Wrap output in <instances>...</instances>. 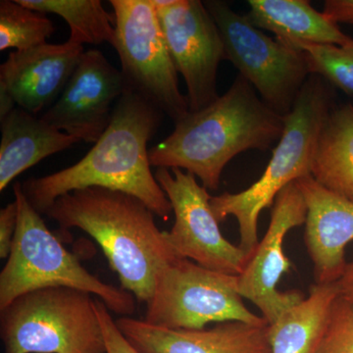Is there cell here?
<instances>
[{
  "label": "cell",
  "mask_w": 353,
  "mask_h": 353,
  "mask_svg": "<svg viewBox=\"0 0 353 353\" xmlns=\"http://www.w3.org/2000/svg\"><path fill=\"white\" fill-rule=\"evenodd\" d=\"M322 12L336 24L353 25V0H327Z\"/></svg>",
  "instance_id": "27"
},
{
  "label": "cell",
  "mask_w": 353,
  "mask_h": 353,
  "mask_svg": "<svg viewBox=\"0 0 353 353\" xmlns=\"http://www.w3.org/2000/svg\"><path fill=\"white\" fill-rule=\"evenodd\" d=\"M54 32L46 14L20 4L17 0L0 1V50H27L41 44Z\"/></svg>",
  "instance_id": "22"
},
{
  "label": "cell",
  "mask_w": 353,
  "mask_h": 353,
  "mask_svg": "<svg viewBox=\"0 0 353 353\" xmlns=\"http://www.w3.org/2000/svg\"><path fill=\"white\" fill-rule=\"evenodd\" d=\"M16 108L17 106L8 92L0 88V120L4 119Z\"/></svg>",
  "instance_id": "29"
},
{
  "label": "cell",
  "mask_w": 353,
  "mask_h": 353,
  "mask_svg": "<svg viewBox=\"0 0 353 353\" xmlns=\"http://www.w3.org/2000/svg\"><path fill=\"white\" fill-rule=\"evenodd\" d=\"M115 321L141 353H272L268 323L226 322L208 330H172L127 316Z\"/></svg>",
  "instance_id": "15"
},
{
  "label": "cell",
  "mask_w": 353,
  "mask_h": 353,
  "mask_svg": "<svg viewBox=\"0 0 353 353\" xmlns=\"http://www.w3.org/2000/svg\"><path fill=\"white\" fill-rule=\"evenodd\" d=\"M164 115L143 95L125 90L108 129L85 157L63 170L22 183L28 201L44 214L58 197L74 190L103 188L141 199L155 216L168 221L173 208L153 175L148 150Z\"/></svg>",
  "instance_id": "1"
},
{
  "label": "cell",
  "mask_w": 353,
  "mask_h": 353,
  "mask_svg": "<svg viewBox=\"0 0 353 353\" xmlns=\"http://www.w3.org/2000/svg\"><path fill=\"white\" fill-rule=\"evenodd\" d=\"M115 43L126 90L143 95L174 123L190 112L179 88L157 9L150 0H111Z\"/></svg>",
  "instance_id": "9"
},
{
  "label": "cell",
  "mask_w": 353,
  "mask_h": 353,
  "mask_svg": "<svg viewBox=\"0 0 353 353\" xmlns=\"http://www.w3.org/2000/svg\"><path fill=\"white\" fill-rule=\"evenodd\" d=\"M18 226V206L14 201L0 210V259H8Z\"/></svg>",
  "instance_id": "26"
},
{
  "label": "cell",
  "mask_w": 353,
  "mask_h": 353,
  "mask_svg": "<svg viewBox=\"0 0 353 353\" xmlns=\"http://www.w3.org/2000/svg\"><path fill=\"white\" fill-rule=\"evenodd\" d=\"M311 176L353 202V104L334 106L318 139Z\"/></svg>",
  "instance_id": "19"
},
{
  "label": "cell",
  "mask_w": 353,
  "mask_h": 353,
  "mask_svg": "<svg viewBox=\"0 0 353 353\" xmlns=\"http://www.w3.org/2000/svg\"><path fill=\"white\" fill-rule=\"evenodd\" d=\"M203 3L219 29L225 59L252 83L268 108L288 115L311 75L303 51L266 36L227 2Z\"/></svg>",
  "instance_id": "8"
},
{
  "label": "cell",
  "mask_w": 353,
  "mask_h": 353,
  "mask_svg": "<svg viewBox=\"0 0 353 353\" xmlns=\"http://www.w3.org/2000/svg\"><path fill=\"white\" fill-rule=\"evenodd\" d=\"M39 12L57 14L70 28L68 41L99 46L115 43L114 15H109L101 0H17Z\"/></svg>",
  "instance_id": "21"
},
{
  "label": "cell",
  "mask_w": 353,
  "mask_h": 353,
  "mask_svg": "<svg viewBox=\"0 0 353 353\" xmlns=\"http://www.w3.org/2000/svg\"><path fill=\"white\" fill-rule=\"evenodd\" d=\"M248 6L246 19L261 31L273 32L283 43L345 46L353 39L307 0H250Z\"/></svg>",
  "instance_id": "18"
},
{
  "label": "cell",
  "mask_w": 353,
  "mask_h": 353,
  "mask_svg": "<svg viewBox=\"0 0 353 353\" xmlns=\"http://www.w3.org/2000/svg\"><path fill=\"white\" fill-rule=\"evenodd\" d=\"M336 284L340 296L353 303V262L347 264L343 275Z\"/></svg>",
  "instance_id": "28"
},
{
  "label": "cell",
  "mask_w": 353,
  "mask_h": 353,
  "mask_svg": "<svg viewBox=\"0 0 353 353\" xmlns=\"http://www.w3.org/2000/svg\"><path fill=\"white\" fill-rule=\"evenodd\" d=\"M94 305L103 333L106 353H141L121 333L106 304L101 299H95Z\"/></svg>",
  "instance_id": "25"
},
{
  "label": "cell",
  "mask_w": 353,
  "mask_h": 353,
  "mask_svg": "<svg viewBox=\"0 0 353 353\" xmlns=\"http://www.w3.org/2000/svg\"><path fill=\"white\" fill-rule=\"evenodd\" d=\"M154 176L173 208L175 222L166 234L176 256L209 270L241 275L250 256L221 233L208 189L179 168H157Z\"/></svg>",
  "instance_id": "10"
},
{
  "label": "cell",
  "mask_w": 353,
  "mask_h": 353,
  "mask_svg": "<svg viewBox=\"0 0 353 353\" xmlns=\"http://www.w3.org/2000/svg\"><path fill=\"white\" fill-rule=\"evenodd\" d=\"M0 121V192L44 158L80 143L18 106Z\"/></svg>",
  "instance_id": "17"
},
{
  "label": "cell",
  "mask_w": 353,
  "mask_h": 353,
  "mask_svg": "<svg viewBox=\"0 0 353 353\" xmlns=\"http://www.w3.org/2000/svg\"><path fill=\"white\" fill-rule=\"evenodd\" d=\"M339 290L334 284H315L301 303L269 325L272 353H316Z\"/></svg>",
  "instance_id": "20"
},
{
  "label": "cell",
  "mask_w": 353,
  "mask_h": 353,
  "mask_svg": "<svg viewBox=\"0 0 353 353\" xmlns=\"http://www.w3.org/2000/svg\"><path fill=\"white\" fill-rule=\"evenodd\" d=\"M316 353H353V303L334 299L319 347Z\"/></svg>",
  "instance_id": "24"
},
{
  "label": "cell",
  "mask_w": 353,
  "mask_h": 353,
  "mask_svg": "<svg viewBox=\"0 0 353 353\" xmlns=\"http://www.w3.org/2000/svg\"><path fill=\"white\" fill-rule=\"evenodd\" d=\"M157 12L172 61L187 85L190 112L208 108L220 97L218 68L225 59L215 21L199 0H176Z\"/></svg>",
  "instance_id": "11"
},
{
  "label": "cell",
  "mask_w": 353,
  "mask_h": 353,
  "mask_svg": "<svg viewBox=\"0 0 353 353\" xmlns=\"http://www.w3.org/2000/svg\"><path fill=\"white\" fill-rule=\"evenodd\" d=\"M176 1V0H150V3L157 9L165 8V7L173 6Z\"/></svg>",
  "instance_id": "30"
},
{
  "label": "cell",
  "mask_w": 353,
  "mask_h": 353,
  "mask_svg": "<svg viewBox=\"0 0 353 353\" xmlns=\"http://www.w3.org/2000/svg\"><path fill=\"white\" fill-rule=\"evenodd\" d=\"M83 53V46L70 41L13 51L0 66V88L18 108L37 116L57 101Z\"/></svg>",
  "instance_id": "14"
},
{
  "label": "cell",
  "mask_w": 353,
  "mask_h": 353,
  "mask_svg": "<svg viewBox=\"0 0 353 353\" xmlns=\"http://www.w3.org/2000/svg\"><path fill=\"white\" fill-rule=\"evenodd\" d=\"M125 90L121 70L101 50H87L62 94L41 118L80 141L95 143L110 124Z\"/></svg>",
  "instance_id": "13"
},
{
  "label": "cell",
  "mask_w": 353,
  "mask_h": 353,
  "mask_svg": "<svg viewBox=\"0 0 353 353\" xmlns=\"http://www.w3.org/2000/svg\"><path fill=\"white\" fill-rule=\"evenodd\" d=\"M307 206L296 182L290 183L276 197L270 224L238 276L239 292L252 301L269 325L305 299L299 290L281 292L278 284L290 271L292 262L284 252L285 236L305 224Z\"/></svg>",
  "instance_id": "12"
},
{
  "label": "cell",
  "mask_w": 353,
  "mask_h": 353,
  "mask_svg": "<svg viewBox=\"0 0 353 353\" xmlns=\"http://www.w3.org/2000/svg\"><path fill=\"white\" fill-rule=\"evenodd\" d=\"M44 215L63 231L83 230L103 250L118 274L121 288L141 303L152 299L158 273L180 259L154 213L141 199L125 192L88 188L58 197Z\"/></svg>",
  "instance_id": "3"
},
{
  "label": "cell",
  "mask_w": 353,
  "mask_h": 353,
  "mask_svg": "<svg viewBox=\"0 0 353 353\" xmlns=\"http://www.w3.org/2000/svg\"><path fill=\"white\" fill-rule=\"evenodd\" d=\"M288 46L303 51L311 75L320 76L330 85L353 94V39L345 46L303 41Z\"/></svg>",
  "instance_id": "23"
},
{
  "label": "cell",
  "mask_w": 353,
  "mask_h": 353,
  "mask_svg": "<svg viewBox=\"0 0 353 353\" xmlns=\"http://www.w3.org/2000/svg\"><path fill=\"white\" fill-rule=\"evenodd\" d=\"M83 290H32L0 309L4 353H106L95 299Z\"/></svg>",
  "instance_id": "6"
},
{
  "label": "cell",
  "mask_w": 353,
  "mask_h": 353,
  "mask_svg": "<svg viewBox=\"0 0 353 353\" xmlns=\"http://www.w3.org/2000/svg\"><path fill=\"white\" fill-rule=\"evenodd\" d=\"M239 75L208 108L189 112L174 131L150 148L152 166L179 168L197 176L208 190L219 188L227 164L246 150L264 152L280 141L285 116L272 110Z\"/></svg>",
  "instance_id": "2"
},
{
  "label": "cell",
  "mask_w": 353,
  "mask_h": 353,
  "mask_svg": "<svg viewBox=\"0 0 353 353\" xmlns=\"http://www.w3.org/2000/svg\"><path fill=\"white\" fill-rule=\"evenodd\" d=\"M296 183L307 206L304 241L316 284H334L345 271V248L353 241V202L325 189L311 175Z\"/></svg>",
  "instance_id": "16"
},
{
  "label": "cell",
  "mask_w": 353,
  "mask_h": 353,
  "mask_svg": "<svg viewBox=\"0 0 353 353\" xmlns=\"http://www.w3.org/2000/svg\"><path fill=\"white\" fill-rule=\"evenodd\" d=\"M334 108L332 85L310 75L294 108L285 116L282 137L259 180L236 194L211 196L210 205L218 222L234 216L240 230V248L248 255L259 245V218L274 205L276 197L290 183L310 176L323 125Z\"/></svg>",
  "instance_id": "4"
},
{
  "label": "cell",
  "mask_w": 353,
  "mask_h": 353,
  "mask_svg": "<svg viewBox=\"0 0 353 353\" xmlns=\"http://www.w3.org/2000/svg\"><path fill=\"white\" fill-rule=\"evenodd\" d=\"M18 226L10 254L0 273V309L32 290L67 287L99 296L116 314L131 315V292L102 282L80 263L48 229L41 213L28 201L22 183L14 185Z\"/></svg>",
  "instance_id": "5"
},
{
  "label": "cell",
  "mask_w": 353,
  "mask_h": 353,
  "mask_svg": "<svg viewBox=\"0 0 353 353\" xmlns=\"http://www.w3.org/2000/svg\"><path fill=\"white\" fill-rule=\"evenodd\" d=\"M145 321L172 330H203L210 323H267L248 310L238 276L178 259L158 273Z\"/></svg>",
  "instance_id": "7"
}]
</instances>
